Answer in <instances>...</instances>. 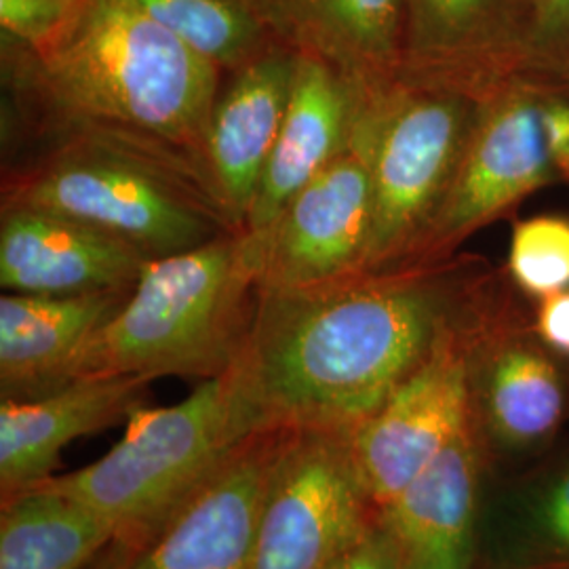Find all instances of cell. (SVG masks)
<instances>
[{"instance_id":"obj_5","label":"cell","mask_w":569,"mask_h":569,"mask_svg":"<svg viewBox=\"0 0 569 569\" xmlns=\"http://www.w3.org/2000/svg\"><path fill=\"white\" fill-rule=\"evenodd\" d=\"M249 437L222 376L199 382L176 406L136 409L98 462L41 483L100 512L121 540L180 505Z\"/></svg>"},{"instance_id":"obj_8","label":"cell","mask_w":569,"mask_h":569,"mask_svg":"<svg viewBox=\"0 0 569 569\" xmlns=\"http://www.w3.org/2000/svg\"><path fill=\"white\" fill-rule=\"evenodd\" d=\"M376 521L348 435L287 430L247 569H326Z\"/></svg>"},{"instance_id":"obj_17","label":"cell","mask_w":569,"mask_h":569,"mask_svg":"<svg viewBox=\"0 0 569 569\" xmlns=\"http://www.w3.org/2000/svg\"><path fill=\"white\" fill-rule=\"evenodd\" d=\"M483 439L465 428L406 488L378 509L403 569H472Z\"/></svg>"},{"instance_id":"obj_30","label":"cell","mask_w":569,"mask_h":569,"mask_svg":"<svg viewBox=\"0 0 569 569\" xmlns=\"http://www.w3.org/2000/svg\"><path fill=\"white\" fill-rule=\"evenodd\" d=\"M531 569H569V563H561V566H547V568H531Z\"/></svg>"},{"instance_id":"obj_9","label":"cell","mask_w":569,"mask_h":569,"mask_svg":"<svg viewBox=\"0 0 569 569\" xmlns=\"http://www.w3.org/2000/svg\"><path fill=\"white\" fill-rule=\"evenodd\" d=\"M491 274L441 333L422 366L348 435L352 460L376 509H382L472 425L470 357L477 310Z\"/></svg>"},{"instance_id":"obj_2","label":"cell","mask_w":569,"mask_h":569,"mask_svg":"<svg viewBox=\"0 0 569 569\" xmlns=\"http://www.w3.org/2000/svg\"><path fill=\"white\" fill-rule=\"evenodd\" d=\"M0 58L2 140L102 138L182 169L216 197L204 136L224 72L131 0H87L42 49L2 37Z\"/></svg>"},{"instance_id":"obj_28","label":"cell","mask_w":569,"mask_h":569,"mask_svg":"<svg viewBox=\"0 0 569 569\" xmlns=\"http://www.w3.org/2000/svg\"><path fill=\"white\" fill-rule=\"evenodd\" d=\"M326 569H403L387 533L376 526L361 540L338 555Z\"/></svg>"},{"instance_id":"obj_18","label":"cell","mask_w":569,"mask_h":569,"mask_svg":"<svg viewBox=\"0 0 569 569\" xmlns=\"http://www.w3.org/2000/svg\"><path fill=\"white\" fill-rule=\"evenodd\" d=\"M154 380L143 376L81 378L32 399L0 403L2 498L53 477L72 441L102 432L146 406Z\"/></svg>"},{"instance_id":"obj_7","label":"cell","mask_w":569,"mask_h":569,"mask_svg":"<svg viewBox=\"0 0 569 569\" xmlns=\"http://www.w3.org/2000/svg\"><path fill=\"white\" fill-rule=\"evenodd\" d=\"M547 79L515 74L481 102L448 194L403 268L448 260L472 232L559 180L542 121Z\"/></svg>"},{"instance_id":"obj_12","label":"cell","mask_w":569,"mask_h":569,"mask_svg":"<svg viewBox=\"0 0 569 569\" xmlns=\"http://www.w3.org/2000/svg\"><path fill=\"white\" fill-rule=\"evenodd\" d=\"M287 430L244 439L222 467L159 521L114 540L102 569H247L256 523Z\"/></svg>"},{"instance_id":"obj_29","label":"cell","mask_w":569,"mask_h":569,"mask_svg":"<svg viewBox=\"0 0 569 569\" xmlns=\"http://www.w3.org/2000/svg\"><path fill=\"white\" fill-rule=\"evenodd\" d=\"M531 327L542 345L569 363V289L540 300Z\"/></svg>"},{"instance_id":"obj_6","label":"cell","mask_w":569,"mask_h":569,"mask_svg":"<svg viewBox=\"0 0 569 569\" xmlns=\"http://www.w3.org/2000/svg\"><path fill=\"white\" fill-rule=\"evenodd\" d=\"M481 98L397 82L380 98L373 146V224L363 272L403 268L448 194Z\"/></svg>"},{"instance_id":"obj_23","label":"cell","mask_w":569,"mask_h":569,"mask_svg":"<svg viewBox=\"0 0 569 569\" xmlns=\"http://www.w3.org/2000/svg\"><path fill=\"white\" fill-rule=\"evenodd\" d=\"M512 502L509 552L500 569L569 563V460L529 479Z\"/></svg>"},{"instance_id":"obj_26","label":"cell","mask_w":569,"mask_h":569,"mask_svg":"<svg viewBox=\"0 0 569 569\" xmlns=\"http://www.w3.org/2000/svg\"><path fill=\"white\" fill-rule=\"evenodd\" d=\"M87 0H0V37L42 49L74 20Z\"/></svg>"},{"instance_id":"obj_31","label":"cell","mask_w":569,"mask_h":569,"mask_svg":"<svg viewBox=\"0 0 569 569\" xmlns=\"http://www.w3.org/2000/svg\"><path fill=\"white\" fill-rule=\"evenodd\" d=\"M568 82H569V79H568Z\"/></svg>"},{"instance_id":"obj_22","label":"cell","mask_w":569,"mask_h":569,"mask_svg":"<svg viewBox=\"0 0 569 569\" xmlns=\"http://www.w3.org/2000/svg\"><path fill=\"white\" fill-rule=\"evenodd\" d=\"M224 74L266 53L274 37L249 0H131Z\"/></svg>"},{"instance_id":"obj_10","label":"cell","mask_w":569,"mask_h":569,"mask_svg":"<svg viewBox=\"0 0 569 569\" xmlns=\"http://www.w3.org/2000/svg\"><path fill=\"white\" fill-rule=\"evenodd\" d=\"M563 363L540 342L505 281L491 274L470 357L472 416L486 448L512 458L549 448L569 416Z\"/></svg>"},{"instance_id":"obj_24","label":"cell","mask_w":569,"mask_h":569,"mask_svg":"<svg viewBox=\"0 0 569 569\" xmlns=\"http://www.w3.org/2000/svg\"><path fill=\"white\" fill-rule=\"evenodd\" d=\"M507 274L519 293L536 302L569 289V218L536 216L517 222Z\"/></svg>"},{"instance_id":"obj_19","label":"cell","mask_w":569,"mask_h":569,"mask_svg":"<svg viewBox=\"0 0 569 569\" xmlns=\"http://www.w3.org/2000/svg\"><path fill=\"white\" fill-rule=\"evenodd\" d=\"M371 102L333 68L298 53L283 124L244 230L272 226L284 204L345 150Z\"/></svg>"},{"instance_id":"obj_15","label":"cell","mask_w":569,"mask_h":569,"mask_svg":"<svg viewBox=\"0 0 569 569\" xmlns=\"http://www.w3.org/2000/svg\"><path fill=\"white\" fill-rule=\"evenodd\" d=\"M521 72L512 0H407L399 81L486 100Z\"/></svg>"},{"instance_id":"obj_14","label":"cell","mask_w":569,"mask_h":569,"mask_svg":"<svg viewBox=\"0 0 569 569\" xmlns=\"http://www.w3.org/2000/svg\"><path fill=\"white\" fill-rule=\"evenodd\" d=\"M296 60V51L277 42L260 58L228 72L209 117L207 176L218 201L241 230L283 124Z\"/></svg>"},{"instance_id":"obj_21","label":"cell","mask_w":569,"mask_h":569,"mask_svg":"<svg viewBox=\"0 0 569 569\" xmlns=\"http://www.w3.org/2000/svg\"><path fill=\"white\" fill-rule=\"evenodd\" d=\"M114 538L100 512L47 483L2 498L0 569H82Z\"/></svg>"},{"instance_id":"obj_3","label":"cell","mask_w":569,"mask_h":569,"mask_svg":"<svg viewBox=\"0 0 569 569\" xmlns=\"http://www.w3.org/2000/svg\"><path fill=\"white\" fill-rule=\"evenodd\" d=\"M262 239L239 230L148 262L121 310L84 345L81 378H222L237 361L260 293Z\"/></svg>"},{"instance_id":"obj_16","label":"cell","mask_w":569,"mask_h":569,"mask_svg":"<svg viewBox=\"0 0 569 569\" xmlns=\"http://www.w3.org/2000/svg\"><path fill=\"white\" fill-rule=\"evenodd\" d=\"M274 41L378 100L399 82L407 0H249Z\"/></svg>"},{"instance_id":"obj_1","label":"cell","mask_w":569,"mask_h":569,"mask_svg":"<svg viewBox=\"0 0 569 569\" xmlns=\"http://www.w3.org/2000/svg\"><path fill=\"white\" fill-rule=\"evenodd\" d=\"M486 260L366 272L300 289H262L226 371L247 432L350 435L422 366L486 281Z\"/></svg>"},{"instance_id":"obj_20","label":"cell","mask_w":569,"mask_h":569,"mask_svg":"<svg viewBox=\"0 0 569 569\" xmlns=\"http://www.w3.org/2000/svg\"><path fill=\"white\" fill-rule=\"evenodd\" d=\"M131 289L77 296L4 291L0 298L2 399H32L63 387L68 367L121 310Z\"/></svg>"},{"instance_id":"obj_13","label":"cell","mask_w":569,"mask_h":569,"mask_svg":"<svg viewBox=\"0 0 569 569\" xmlns=\"http://www.w3.org/2000/svg\"><path fill=\"white\" fill-rule=\"evenodd\" d=\"M148 262L138 247L102 228L49 209L0 204V284L9 293L131 289Z\"/></svg>"},{"instance_id":"obj_4","label":"cell","mask_w":569,"mask_h":569,"mask_svg":"<svg viewBox=\"0 0 569 569\" xmlns=\"http://www.w3.org/2000/svg\"><path fill=\"white\" fill-rule=\"evenodd\" d=\"M0 204L102 228L150 260L239 232L211 190L173 164L91 136L2 140Z\"/></svg>"},{"instance_id":"obj_11","label":"cell","mask_w":569,"mask_h":569,"mask_svg":"<svg viewBox=\"0 0 569 569\" xmlns=\"http://www.w3.org/2000/svg\"><path fill=\"white\" fill-rule=\"evenodd\" d=\"M345 150L284 204L262 239V289H300L361 274L373 224L376 110Z\"/></svg>"},{"instance_id":"obj_25","label":"cell","mask_w":569,"mask_h":569,"mask_svg":"<svg viewBox=\"0 0 569 569\" xmlns=\"http://www.w3.org/2000/svg\"><path fill=\"white\" fill-rule=\"evenodd\" d=\"M517 49L526 70L569 79V0H512Z\"/></svg>"},{"instance_id":"obj_27","label":"cell","mask_w":569,"mask_h":569,"mask_svg":"<svg viewBox=\"0 0 569 569\" xmlns=\"http://www.w3.org/2000/svg\"><path fill=\"white\" fill-rule=\"evenodd\" d=\"M542 121L557 178L569 182V82L547 79L542 96Z\"/></svg>"}]
</instances>
